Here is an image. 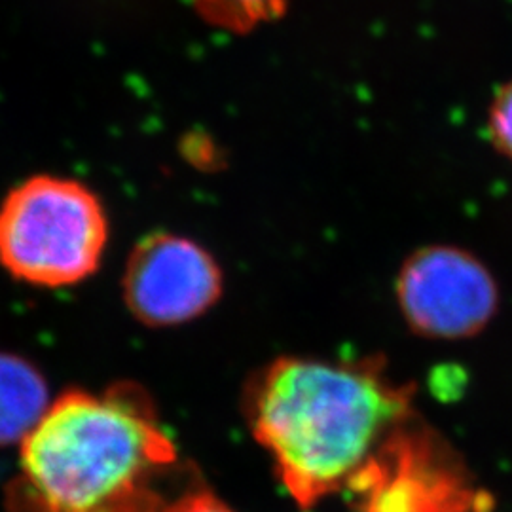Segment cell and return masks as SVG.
<instances>
[{
	"instance_id": "1",
	"label": "cell",
	"mask_w": 512,
	"mask_h": 512,
	"mask_svg": "<svg viewBox=\"0 0 512 512\" xmlns=\"http://www.w3.org/2000/svg\"><path fill=\"white\" fill-rule=\"evenodd\" d=\"M414 389L380 359L281 357L245 395L251 433L302 509L344 490L363 492L414 418Z\"/></svg>"
},
{
	"instance_id": "2",
	"label": "cell",
	"mask_w": 512,
	"mask_h": 512,
	"mask_svg": "<svg viewBox=\"0 0 512 512\" xmlns=\"http://www.w3.org/2000/svg\"><path fill=\"white\" fill-rule=\"evenodd\" d=\"M179 454L147 391H67L21 440L14 512H137L177 473Z\"/></svg>"
},
{
	"instance_id": "3",
	"label": "cell",
	"mask_w": 512,
	"mask_h": 512,
	"mask_svg": "<svg viewBox=\"0 0 512 512\" xmlns=\"http://www.w3.org/2000/svg\"><path fill=\"white\" fill-rule=\"evenodd\" d=\"M107 238L103 205L71 179L35 177L0 207V262L31 285L80 283L97 270Z\"/></svg>"
},
{
	"instance_id": "4",
	"label": "cell",
	"mask_w": 512,
	"mask_h": 512,
	"mask_svg": "<svg viewBox=\"0 0 512 512\" xmlns=\"http://www.w3.org/2000/svg\"><path fill=\"white\" fill-rule=\"evenodd\" d=\"M397 298L412 330L440 340L480 332L499 302L490 270L471 253L446 245L421 249L404 262Z\"/></svg>"
},
{
	"instance_id": "5",
	"label": "cell",
	"mask_w": 512,
	"mask_h": 512,
	"mask_svg": "<svg viewBox=\"0 0 512 512\" xmlns=\"http://www.w3.org/2000/svg\"><path fill=\"white\" fill-rule=\"evenodd\" d=\"M220 293L219 264L192 239L154 234L129 256L124 296L129 311L148 327L188 323L209 310Z\"/></svg>"
},
{
	"instance_id": "6",
	"label": "cell",
	"mask_w": 512,
	"mask_h": 512,
	"mask_svg": "<svg viewBox=\"0 0 512 512\" xmlns=\"http://www.w3.org/2000/svg\"><path fill=\"white\" fill-rule=\"evenodd\" d=\"M48 406V387L37 368L0 353V444H21Z\"/></svg>"
},
{
	"instance_id": "7",
	"label": "cell",
	"mask_w": 512,
	"mask_h": 512,
	"mask_svg": "<svg viewBox=\"0 0 512 512\" xmlns=\"http://www.w3.org/2000/svg\"><path fill=\"white\" fill-rule=\"evenodd\" d=\"M207 23L230 31L249 33L272 23L287 10L289 0H192Z\"/></svg>"
},
{
	"instance_id": "8",
	"label": "cell",
	"mask_w": 512,
	"mask_h": 512,
	"mask_svg": "<svg viewBox=\"0 0 512 512\" xmlns=\"http://www.w3.org/2000/svg\"><path fill=\"white\" fill-rule=\"evenodd\" d=\"M137 512H236L200 482L169 484Z\"/></svg>"
},
{
	"instance_id": "9",
	"label": "cell",
	"mask_w": 512,
	"mask_h": 512,
	"mask_svg": "<svg viewBox=\"0 0 512 512\" xmlns=\"http://www.w3.org/2000/svg\"><path fill=\"white\" fill-rule=\"evenodd\" d=\"M488 131L494 147L512 162V78L495 93L488 112Z\"/></svg>"
}]
</instances>
